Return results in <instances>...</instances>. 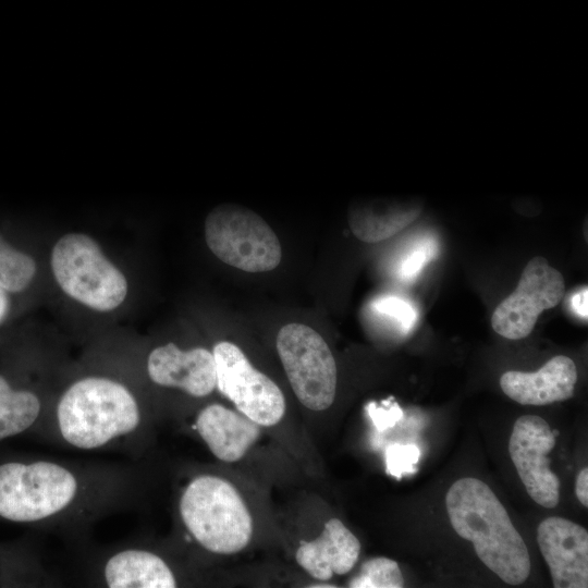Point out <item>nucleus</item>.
Listing matches in <instances>:
<instances>
[{
    "instance_id": "nucleus-1",
    "label": "nucleus",
    "mask_w": 588,
    "mask_h": 588,
    "mask_svg": "<svg viewBox=\"0 0 588 588\" xmlns=\"http://www.w3.org/2000/svg\"><path fill=\"white\" fill-rule=\"evenodd\" d=\"M445 505L454 530L473 542L477 556L489 569L510 585L528 578V549L488 485L473 477L461 478L449 489Z\"/></svg>"
},
{
    "instance_id": "nucleus-2",
    "label": "nucleus",
    "mask_w": 588,
    "mask_h": 588,
    "mask_svg": "<svg viewBox=\"0 0 588 588\" xmlns=\"http://www.w3.org/2000/svg\"><path fill=\"white\" fill-rule=\"evenodd\" d=\"M57 416L60 432L71 445L90 450L135 430L137 402L122 383L102 377L74 382L61 396Z\"/></svg>"
},
{
    "instance_id": "nucleus-3",
    "label": "nucleus",
    "mask_w": 588,
    "mask_h": 588,
    "mask_svg": "<svg viewBox=\"0 0 588 588\" xmlns=\"http://www.w3.org/2000/svg\"><path fill=\"white\" fill-rule=\"evenodd\" d=\"M181 518L193 538L217 554H234L247 547L253 519L242 495L229 480L201 475L180 499Z\"/></svg>"
},
{
    "instance_id": "nucleus-4",
    "label": "nucleus",
    "mask_w": 588,
    "mask_h": 588,
    "mask_svg": "<svg viewBox=\"0 0 588 588\" xmlns=\"http://www.w3.org/2000/svg\"><path fill=\"white\" fill-rule=\"evenodd\" d=\"M51 269L63 292L89 308L109 311L126 297L124 274L86 234L59 238L52 248Z\"/></svg>"
},
{
    "instance_id": "nucleus-5",
    "label": "nucleus",
    "mask_w": 588,
    "mask_h": 588,
    "mask_svg": "<svg viewBox=\"0 0 588 588\" xmlns=\"http://www.w3.org/2000/svg\"><path fill=\"white\" fill-rule=\"evenodd\" d=\"M77 481L59 464L38 461L0 465V516L15 523L45 519L75 498Z\"/></svg>"
},
{
    "instance_id": "nucleus-6",
    "label": "nucleus",
    "mask_w": 588,
    "mask_h": 588,
    "mask_svg": "<svg viewBox=\"0 0 588 588\" xmlns=\"http://www.w3.org/2000/svg\"><path fill=\"white\" fill-rule=\"evenodd\" d=\"M205 238L221 261L246 272L271 271L282 258L271 226L253 210L236 204L219 205L208 213Z\"/></svg>"
},
{
    "instance_id": "nucleus-7",
    "label": "nucleus",
    "mask_w": 588,
    "mask_h": 588,
    "mask_svg": "<svg viewBox=\"0 0 588 588\" xmlns=\"http://www.w3.org/2000/svg\"><path fill=\"white\" fill-rule=\"evenodd\" d=\"M277 351L298 401L308 409L324 411L335 397V359L323 338L313 328L289 323L277 335Z\"/></svg>"
},
{
    "instance_id": "nucleus-8",
    "label": "nucleus",
    "mask_w": 588,
    "mask_h": 588,
    "mask_svg": "<svg viewBox=\"0 0 588 588\" xmlns=\"http://www.w3.org/2000/svg\"><path fill=\"white\" fill-rule=\"evenodd\" d=\"M212 354L219 392L260 427L279 424L285 414V399L280 388L257 370L234 343L219 342Z\"/></svg>"
},
{
    "instance_id": "nucleus-9",
    "label": "nucleus",
    "mask_w": 588,
    "mask_h": 588,
    "mask_svg": "<svg viewBox=\"0 0 588 588\" xmlns=\"http://www.w3.org/2000/svg\"><path fill=\"white\" fill-rule=\"evenodd\" d=\"M565 295V280L544 257L525 266L516 289L494 309L492 329L509 340L528 336L546 309L558 306Z\"/></svg>"
},
{
    "instance_id": "nucleus-10",
    "label": "nucleus",
    "mask_w": 588,
    "mask_h": 588,
    "mask_svg": "<svg viewBox=\"0 0 588 588\" xmlns=\"http://www.w3.org/2000/svg\"><path fill=\"white\" fill-rule=\"evenodd\" d=\"M558 434L543 418L524 415L515 421L509 442L512 462L529 497L548 509L555 507L560 501V481L547 456Z\"/></svg>"
},
{
    "instance_id": "nucleus-11",
    "label": "nucleus",
    "mask_w": 588,
    "mask_h": 588,
    "mask_svg": "<svg viewBox=\"0 0 588 588\" xmlns=\"http://www.w3.org/2000/svg\"><path fill=\"white\" fill-rule=\"evenodd\" d=\"M537 541L555 588L588 587V532L563 517L543 519L537 530Z\"/></svg>"
},
{
    "instance_id": "nucleus-12",
    "label": "nucleus",
    "mask_w": 588,
    "mask_h": 588,
    "mask_svg": "<svg viewBox=\"0 0 588 588\" xmlns=\"http://www.w3.org/2000/svg\"><path fill=\"white\" fill-rule=\"evenodd\" d=\"M147 371L156 384L179 388L196 397L217 388L215 357L204 347L183 351L174 343L158 346L148 356Z\"/></svg>"
},
{
    "instance_id": "nucleus-13",
    "label": "nucleus",
    "mask_w": 588,
    "mask_h": 588,
    "mask_svg": "<svg viewBox=\"0 0 588 588\" xmlns=\"http://www.w3.org/2000/svg\"><path fill=\"white\" fill-rule=\"evenodd\" d=\"M577 382L574 360L556 355L534 372L510 370L500 378L502 391L523 405H547L571 399Z\"/></svg>"
},
{
    "instance_id": "nucleus-14",
    "label": "nucleus",
    "mask_w": 588,
    "mask_h": 588,
    "mask_svg": "<svg viewBox=\"0 0 588 588\" xmlns=\"http://www.w3.org/2000/svg\"><path fill=\"white\" fill-rule=\"evenodd\" d=\"M359 553L357 537L339 518H331L318 538L299 544L295 559L309 576L327 581L334 575L350 573Z\"/></svg>"
},
{
    "instance_id": "nucleus-15",
    "label": "nucleus",
    "mask_w": 588,
    "mask_h": 588,
    "mask_svg": "<svg viewBox=\"0 0 588 588\" xmlns=\"http://www.w3.org/2000/svg\"><path fill=\"white\" fill-rule=\"evenodd\" d=\"M196 429L210 452L225 463L242 460L261 433L258 424L221 404L203 408L196 418Z\"/></svg>"
},
{
    "instance_id": "nucleus-16",
    "label": "nucleus",
    "mask_w": 588,
    "mask_h": 588,
    "mask_svg": "<svg viewBox=\"0 0 588 588\" xmlns=\"http://www.w3.org/2000/svg\"><path fill=\"white\" fill-rule=\"evenodd\" d=\"M110 588H173L175 577L157 554L145 550H124L111 556L105 566Z\"/></svg>"
},
{
    "instance_id": "nucleus-17",
    "label": "nucleus",
    "mask_w": 588,
    "mask_h": 588,
    "mask_svg": "<svg viewBox=\"0 0 588 588\" xmlns=\"http://www.w3.org/2000/svg\"><path fill=\"white\" fill-rule=\"evenodd\" d=\"M416 204L369 201L348 209L353 234L366 243L384 241L413 223L420 215Z\"/></svg>"
},
{
    "instance_id": "nucleus-18",
    "label": "nucleus",
    "mask_w": 588,
    "mask_h": 588,
    "mask_svg": "<svg viewBox=\"0 0 588 588\" xmlns=\"http://www.w3.org/2000/svg\"><path fill=\"white\" fill-rule=\"evenodd\" d=\"M40 408V401L34 392L13 388L0 373V441L32 427Z\"/></svg>"
},
{
    "instance_id": "nucleus-19",
    "label": "nucleus",
    "mask_w": 588,
    "mask_h": 588,
    "mask_svg": "<svg viewBox=\"0 0 588 588\" xmlns=\"http://www.w3.org/2000/svg\"><path fill=\"white\" fill-rule=\"evenodd\" d=\"M35 273L33 257L13 247L0 232V287L8 293H20L29 286Z\"/></svg>"
},
{
    "instance_id": "nucleus-20",
    "label": "nucleus",
    "mask_w": 588,
    "mask_h": 588,
    "mask_svg": "<svg viewBox=\"0 0 588 588\" xmlns=\"http://www.w3.org/2000/svg\"><path fill=\"white\" fill-rule=\"evenodd\" d=\"M404 578L399 564L388 558L379 556L366 561L356 576L348 581L352 588H401Z\"/></svg>"
},
{
    "instance_id": "nucleus-21",
    "label": "nucleus",
    "mask_w": 588,
    "mask_h": 588,
    "mask_svg": "<svg viewBox=\"0 0 588 588\" xmlns=\"http://www.w3.org/2000/svg\"><path fill=\"white\" fill-rule=\"evenodd\" d=\"M420 457V451L415 444H390L385 449L387 471L395 478L414 473Z\"/></svg>"
},
{
    "instance_id": "nucleus-22",
    "label": "nucleus",
    "mask_w": 588,
    "mask_h": 588,
    "mask_svg": "<svg viewBox=\"0 0 588 588\" xmlns=\"http://www.w3.org/2000/svg\"><path fill=\"white\" fill-rule=\"evenodd\" d=\"M375 308L384 315L394 318L405 331L413 328L417 320V311L414 307L395 296H387L375 302Z\"/></svg>"
},
{
    "instance_id": "nucleus-23",
    "label": "nucleus",
    "mask_w": 588,
    "mask_h": 588,
    "mask_svg": "<svg viewBox=\"0 0 588 588\" xmlns=\"http://www.w3.org/2000/svg\"><path fill=\"white\" fill-rule=\"evenodd\" d=\"M367 413L379 431L393 427L403 417V412L396 403L390 407H378L372 402L368 404Z\"/></svg>"
},
{
    "instance_id": "nucleus-24",
    "label": "nucleus",
    "mask_w": 588,
    "mask_h": 588,
    "mask_svg": "<svg viewBox=\"0 0 588 588\" xmlns=\"http://www.w3.org/2000/svg\"><path fill=\"white\" fill-rule=\"evenodd\" d=\"M433 255V247L429 244L419 246L402 264L401 275L407 279L414 278L431 260Z\"/></svg>"
},
{
    "instance_id": "nucleus-25",
    "label": "nucleus",
    "mask_w": 588,
    "mask_h": 588,
    "mask_svg": "<svg viewBox=\"0 0 588 588\" xmlns=\"http://www.w3.org/2000/svg\"><path fill=\"white\" fill-rule=\"evenodd\" d=\"M575 493L578 501L584 505L588 506V468H583L576 478L575 483Z\"/></svg>"
},
{
    "instance_id": "nucleus-26",
    "label": "nucleus",
    "mask_w": 588,
    "mask_h": 588,
    "mask_svg": "<svg viewBox=\"0 0 588 588\" xmlns=\"http://www.w3.org/2000/svg\"><path fill=\"white\" fill-rule=\"evenodd\" d=\"M587 298H588V287L585 286L579 292L573 295L572 297V306L576 314H578L581 318L587 320L588 318V310H587Z\"/></svg>"
},
{
    "instance_id": "nucleus-27",
    "label": "nucleus",
    "mask_w": 588,
    "mask_h": 588,
    "mask_svg": "<svg viewBox=\"0 0 588 588\" xmlns=\"http://www.w3.org/2000/svg\"><path fill=\"white\" fill-rule=\"evenodd\" d=\"M10 308L9 293L0 287V323L7 317Z\"/></svg>"
}]
</instances>
